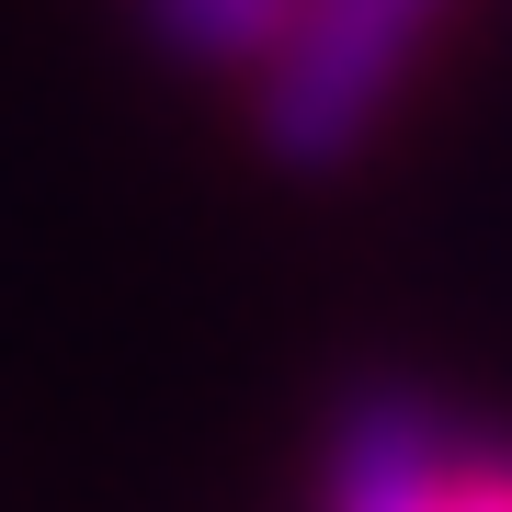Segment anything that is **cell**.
Instances as JSON below:
<instances>
[{
	"label": "cell",
	"instance_id": "obj_1",
	"mask_svg": "<svg viewBox=\"0 0 512 512\" xmlns=\"http://www.w3.org/2000/svg\"><path fill=\"white\" fill-rule=\"evenodd\" d=\"M444 0H308L285 23V46L251 69V148L296 183L342 171L353 148L387 126L410 57L433 46Z\"/></svg>",
	"mask_w": 512,
	"mask_h": 512
},
{
	"label": "cell",
	"instance_id": "obj_2",
	"mask_svg": "<svg viewBox=\"0 0 512 512\" xmlns=\"http://www.w3.org/2000/svg\"><path fill=\"white\" fill-rule=\"evenodd\" d=\"M456 467H467V433L444 421L433 387L365 376V387H342V410H330L319 512H444Z\"/></svg>",
	"mask_w": 512,
	"mask_h": 512
},
{
	"label": "cell",
	"instance_id": "obj_3",
	"mask_svg": "<svg viewBox=\"0 0 512 512\" xmlns=\"http://www.w3.org/2000/svg\"><path fill=\"white\" fill-rule=\"evenodd\" d=\"M126 12H137V35L160 46L171 69H239L251 80L308 0H126Z\"/></svg>",
	"mask_w": 512,
	"mask_h": 512
},
{
	"label": "cell",
	"instance_id": "obj_4",
	"mask_svg": "<svg viewBox=\"0 0 512 512\" xmlns=\"http://www.w3.org/2000/svg\"><path fill=\"white\" fill-rule=\"evenodd\" d=\"M444 512H512V456L467 444V467H456V490H444Z\"/></svg>",
	"mask_w": 512,
	"mask_h": 512
}]
</instances>
